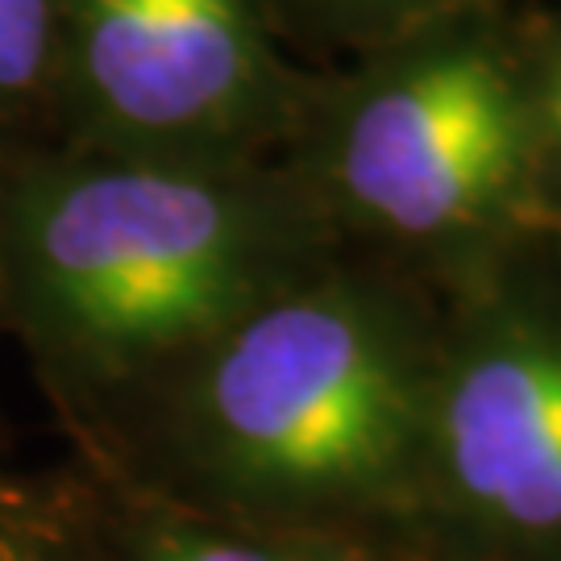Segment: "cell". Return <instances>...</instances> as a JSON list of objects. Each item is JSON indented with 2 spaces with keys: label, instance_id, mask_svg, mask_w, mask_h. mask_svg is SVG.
Instances as JSON below:
<instances>
[{
  "label": "cell",
  "instance_id": "1",
  "mask_svg": "<svg viewBox=\"0 0 561 561\" xmlns=\"http://www.w3.org/2000/svg\"><path fill=\"white\" fill-rule=\"evenodd\" d=\"M266 233L233 187L175 162H96L30 187L18 259L38 312L96 358H150L241 317Z\"/></svg>",
  "mask_w": 561,
  "mask_h": 561
},
{
  "label": "cell",
  "instance_id": "2",
  "mask_svg": "<svg viewBox=\"0 0 561 561\" xmlns=\"http://www.w3.org/2000/svg\"><path fill=\"white\" fill-rule=\"evenodd\" d=\"M229 479L283 500L375 495L424 433L408 345L370 304L308 291L238 317L201 382Z\"/></svg>",
  "mask_w": 561,
  "mask_h": 561
},
{
  "label": "cell",
  "instance_id": "3",
  "mask_svg": "<svg viewBox=\"0 0 561 561\" xmlns=\"http://www.w3.org/2000/svg\"><path fill=\"white\" fill-rule=\"evenodd\" d=\"M533 101L486 46L400 62L362 92L337 134V183L370 221L437 238L486 221L533 159Z\"/></svg>",
  "mask_w": 561,
  "mask_h": 561
},
{
  "label": "cell",
  "instance_id": "4",
  "mask_svg": "<svg viewBox=\"0 0 561 561\" xmlns=\"http://www.w3.org/2000/svg\"><path fill=\"white\" fill-rule=\"evenodd\" d=\"M71 42L88 104L146 141L238 129L271 76L250 0H76Z\"/></svg>",
  "mask_w": 561,
  "mask_h": 561
},
{
  "label": "cell",
  "instance_id": "5",
  "mask_svg": "<svg viewBox=\"0 0 561 561\" xmlns=\"http://www.w3.org/2000/svg\"><path fill=\"white\" fill-rule=\"evenodd\" d=\"M437 449L461 503L512 537H561V329L507 324L454 366Z\"/></svg>",
  "mask_w": 561,
  "mask_h": 561
},
{
  "label": "cell",
  "instance_id": "6",
  "mask_svg": "<svg viewBox=\"0 0 561 561\" xmlns=\"http://www.w3.org/2000/svg\"><path fill=\"white\" fill-rule=\"evenodd\" d=\"M55 46L50 0H0V92H25L42 80Z\"/></svg>",
  "mask_w": 561,
  "mask_h": 561
},
{
  "label": "cell",
  "instance_id": "7",
  "mask_svg": "<svg viewBox=\"0 0 561 561\" xmlns=\"http://www.w3.org/2000/svg\"><path fill=\"white\" fill-rule=\"evenodd\" d=\"M141 561H300L271 545L245 541L233 533L201 524H159L141 541Z\"/></svg>",
  "mask_w": 561,
  "mask_h": 561
},
{
  "label": "cell",
  "instance_id": "8",
  "mask_svg": "<svg viewBox=\"0 0 561 561\" xmlns=\"http://www.w3.org/2000/svg\"><path fill=\"white\" fill-rule=\"evenodd\" d=\"M533 125H537V141H549V150L561 162V42L545 67L541 96L533 104Z\"/></svg>",
  "mask_w": 561,
  "mask_h": 561
},
{
  "label": "cell",
  "instance_id": "9",
  "mask_svg": "<svg viewBox=\"0 0 561 561\" xmlns=\"http://www.w3.org/2000/svg\"><path fill=\"white\" fill-rule=\"evenodd\" d=\"M337 4H354V9H396V13H403V9H433V4H445V0H337Z\"/></svg>",
  "mask_w": 561,
  "mask_h": 561
}]
</instances>
